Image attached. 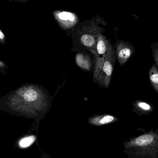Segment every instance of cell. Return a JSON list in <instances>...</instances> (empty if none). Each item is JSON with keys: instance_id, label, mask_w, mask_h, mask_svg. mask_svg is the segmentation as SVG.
<instances>
[{"instance_id": "cell-1", "label": "cell", "mask_w": 158, "mask_h": 158, "mask_svg": "<svg viewBox=\"0 0 158 158\" xmlns=\"http://www.w3.org/2000/svg\"><path fill=\"white\" fill-rule=\"evenodd\" d=\"M124 147L129 158H158V128L132 137Z\"/></svg>"}, {"instance_id": "cell-2", "label": "cell", "mask_w": 158, "mask_h": 158, "mask_svg": "<svg viewBox=\"0 0 158 158\" xmlns=\"http://www.w3.org/2000/svg\"><path fill=\"white\" fill-rule=\"evenodd\" d=\"M115 63V52H114L112 45L110 43L102 69L97 80L96 82L99 86L103 88H108L110 84Z\"/></svg>"}, {"instance_id": "cell-3", "label": "cell", "mask_w": 158, "mask_h": 158, "mask_svg": "<svg viewBox=\"0 0 158 158\" xmlns=\"http://www.w3.org/2000/svg\"><path fill=\"white\" fill-rule=\"evenodd\" d=\"M110 43L105 36L98 33L95 49L92 52L95 57L94 81L96 82L98 77L102 69L108 48Z\"/></svg>"}, {"instance_id": "cell-4", "label": "cell", "mask_w": 158, "mask_h": 158, "mask_svg": "<svg viewBox=\"0 0 158 158\" xmlns=\"http://www.w3.org/2000/svg\"><path fill=\"white\" fill-rule=\"evenodd\" d=\"M53 14L60 28L64 30L72 28L79 21L77 15L72 12L56 10Z\"/></svg>"}, {"instance_id": "cell-5", "label": "cell", "mask_w": 158, "mask_h": 158, "mask_svg": "<svg viewBox=\"0 0 158 158\" xmlns=\"http://www.w3.org/2000/svg\"><path fill=\"white\" fill-rule=\"evenodd\" d=\"M135 50L133 46L125 42L121 41L116 48L115 55L121 66H123L134 54Z\"/></svg>"}, {"instance_id": "cell-6", "label": "cell", "mask_w": 158, "mask_h": 158, "mask_svg": "<svg viewBox=\"0 0 158 158\" xmlns=\"http://www.w3.org/2000/svg\"><path fill=\"white\" fill-rule=\"evenodd\" d=\"M132 111L138 116H149L155 108L152 104L140 100H136L132 103Z\"/></svg>"}, {"instance_id": "cell-7", "label": "cell", "mask_w": 158, "mask_h": 158, "mask_svg": "<svg viewBox=\"0 0 158 158\" xmlns=\"http://www.w3.org/2000/svg\"><path fill=\"white\" fill-rule=\"evenodd\" d=\"M118 121L117 117L109 115H100L91 117L88 120V122L92 125L100 126L110 123H113Z\"/></svg>"}, {"instance_id": "cell-8", "label": "cell", "mask_w": 158, "mask_h": 158, "mask_svg": "<svg viewBox=\"0 0 158 158\" xmlns=\"http://www.w3.org/2000/svg\"><path fill=\"white\" fill-rule=\"evenodd\" d=\"M98 33H87L81 37V41L83 45L93 52L95 49Z\"/></svg>"}, {"instance_id": "cell-9", "label": "cell", "mask_w": 158, "mask_h": 158, "mask_svg": "<svg viewBox=\"0 0 158 158\" xmlns=\"http://www.w3.org/2000/svg\"><path fill=\"white\" fill-rule=\"evenodd\" d=\"M76 62L78 66L81 69L87 71L91 69L92 61L88 55L82 53H78L76 56Z\"/></svg>"}, {"instance_id": "cell-10", "label": "cell", "mask_w": 158, "mask_h": 158, "mask_svg": "<svg viewBox=\"0 0 158 158\" xmlns=\"http://www.w3.org/2000/svg\"><path fill=\"white\" fill-rule=\"evenodd\" d=\"M148 76L151 86L158 94V69L156 64H153L149 69Z\"/></svg>"}, {"instance_id": "cell-11", "label": "cell", "mask_w": 158, "mask_h": 158, "mask_svg": "<svg viewBox=\"0 0 158 158\" xmlns=\"http://www.w3.org/2000/svg\"><path fill=\"white\" fill-rule=\"evenodd\" d=\"M35 137L34 136H30L23 138L19 141V145L20 147L26 148L32 144L35 141Z\"/></svg>"}, {"instance_id": "cell-12", "label": "cell", "mask_w": 158, "mask_h": 158, "mask_svg": "<svg viewBox=\"0 0 158 158\" xmlns=\"http://www.w3.org/2000/svg\"><path fill=\"white\" fill-rule=\"evenodd\" d=\"M152 54L154 61L158 69V45L152 47Z\"/></svg>"}, {"instance_id": "cell-13", "label": "cell", "mask_w": 158, "mask_h": 158, "mask_svg": "<svg viewBox=\"0 0 158 158\" xmlns=\"http://www.w3.org/2000/svg\"><path fill=\"white\" fill-rule=\"evenodd\" d=\"M5 35L4 33L0 29V43L3 44L5 42Z\"/></svg>"}, {"instance_id": "cell-14", "label": "cell", "mask_w": 158, "mask_h": 158, "mask_svg": "<svg viewBox=\"0 0 158 158\" xmlns=\"http://www.w3.org/2000/svg\"><path fill=\"white\" fill-rule=\"evenodd\" d=\"M5 64L3 62H2V61H0V67H3L4 66Z\"/></svg>"}, {"instance_id": "cell-15", "label": "cell", "mask_w": 158, "mask_h": 158, "mask_svg": "<svg viewBox=\"0 0 158 158\" xmlns=\"http://www.w3.org/2000/svg\"><path fill=\"white\" fill-rule=\"evenodd\" d=\"M16 1H18V2H25V1H28V0H15Z\"/></svg>"}, {"instance_id": "cell-16", "label": "cell", "mask_w": 158, "mask_h": 158, "mask_svg": "<svg viewBox=\"0 0 158 158\" xmlns=\"http://www.w3.org/2000/svg\"><path fill=\"white\" fill-rule=\"evenodd\" d=\"M106 1H109V0H106Z\"/></svg>"}]
</instances>
